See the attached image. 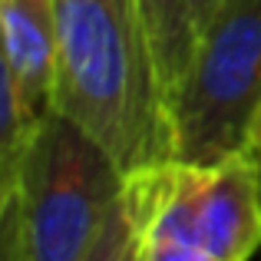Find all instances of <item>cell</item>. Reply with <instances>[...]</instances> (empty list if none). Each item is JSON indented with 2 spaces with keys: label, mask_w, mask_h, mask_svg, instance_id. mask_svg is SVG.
I'll return each mask as SVG.
<instances>
[{
  "label": "cell",
  "mask_w": 261,
  "mask_h": 261,
  "mask_svg": "<svg viewBox=\"0 0 261 261\" xmlns=\"http://www.w3.org/2000/svg\"><path fill=\"white\" fill-rule=\"evenodd\" d=\"M53 113L86 129L122 172L172 159L169 102L139 0H57Z\"/></svg>",
  "instance_id": "cell-1"
},
{
  "label": "cell",
  "mask_w": 261,
  "mask_h": 261,
  "mask_svg": "<svg viewBox=\"0 0 261 261\" xmlns=\"http://www.w3.org/2000/svg\"><path fill=\"white\" fill-rule=\"evenodd\" d=\"M0 251L7 261H133L126 172L60 113L43 116L0 185Z\"/></svg>",
  "instance_id": "cell-2"
},
{
  "label": "cell",
  "mask_w": 261,
  "mask_h": 261,
  "mask_svg": "<svg viewBox=\"0 0 261 261\" xmlns=\"http://www.w3.org/2000/svg\"><path fill=\"white\" fill-rule=\"evenodd\" d=\"M133 261H245L261 248V162L162 159L126 172Z\"/></svg>",
  "instance_id": "cell-3"
},
{
  "label": "cell",
  "mask_w": 261,
  "mask_h": 261,
  "mask_svg": "<svg viewBox=\"0 0 261 261\" xmlns=\"http://www.w3.org/2000/svg\"><path fill=\"white\" fill-rule=\"evenodd\" d=\"M258 106L261 0H218L169 106L172 159L208 166L248 149Z\"/></svg>",
  "instance_id": "cell-4"
},
{
  "label": "cell",
  "mask_w": 261,
  "mask_h": 261,
  "mask_svg": "<svg viewBox=\"0 0 261 261\" xmlns=\"http://www.w3.org/2000/svg\"><path fill=\"white\" fill-rule=\"evenodd\" d=\"M4 76L40 116L53 113L57 86V0H0Z\"/></svg>",
  "instance_id": "cell-5"
},
{
  "label": "cell",
  "mask_w": 261,
  "mask_h": 261,
  "mask_svg": "<svg viewBox=\"0 0 261 261\" xmlns=\"http://www.w3.org/2000/svg\"><path fill=\"white\" fill-rule=\"evenodd\" d=\"M139 13L149 33L162 93H166V102L172 106V96L189 70L198 43L195 0H139Z\"/></svg>",
  "instance_id": "cell-6"
},
{
  "label": "cell",
  "mask_w": 261,
  "mask_h": 261,
  "mask_svg": "<svg viewBox=\"0 0 261 261\" xmlns=\"http://www.w3.org/2000/svg\"><path fill=\"white\" fill-rule=\"evenodd\" d=\"M248 149H251V152H258V155H261V106H258L255 119H251V133H248Z\"/></svg>",
  "instance_id": "cell-7"
},
{
  "label": "cell",
  "mask_w": 261,
  "mask_h": 261,
  "mask_svg": "<svg viewBox=\"0 0 261 261\" xmlns=\"http://www.w3.org/2000/svg\"><path fill=\"white\" fill-rule=\"evenodd\" d=\"M218 7V0H195V13H198V30H202V23L208 20V13Z\"/></svg>",
  "instance_id": "cell-8"
},
{
  "label": "cell",
  "mask_w": 261,
  "mask_h": 261,
  "mask_svg": "<svg viewBox=\"0 0 261 261\" xmlns=\"http://www.w3.org/2000/svg\"><path fill=\"white\" fill-rule=\"evenodd\" d=\"M258 162H261V155H258Z\"/></svg>",
  "instance_id": "cell-9"
}]
</instances>
